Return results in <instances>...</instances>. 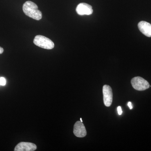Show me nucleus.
Returning a JSON list of instances; mask_svg holds the SVG:
<instances>
[{
    "label": "nucleus",
    "instance_id": "9d476101",
    "mask_svg": "<svg viewBox=\"0 0 151 151\" xmlns=\"http://www.w3.org/2000/svg\"><path fill=\"white\" fill-rule=\"evenodd\" d=\"M117 111H118V113L119 115H121L122 114V107L121 106H119L117 108Z\"/></svg>",
    "mask_w": 151,
    "mask_h": 151
},
{
    "label": "nucleus",
    "instance_id": "423d86ee",
    "mask_svg": "<svg viewBox=\"0 0 151 151\" xmlns=\"http://www.w3.org/2000/svg\"><path fill=\"white\" fill-rule=\"evenodd\" d=\"M73 132L77 137H84L86 135V128L81 121H78L74 124Z\"/></svg>",
    "mask_w": 151,
    "mask_h": 151
},
{
    "label": "nucleus",
    "instance_id": "6e6552de",
    "mask_svg": "<svg viewBox=\"0 0 151 151\" xmlns=\"http://www.w3.org/2000/svg\"><path fill=\"white\" fill-rule=\"evenodd\" d=\"M139 29L144 35L151 37V24L147 22L141 21L138 25Z\"/></svg>",
    "mask_w": 151,
    "mask_h": 151
},
{
    "label": "nucleus",
    "instance_id": "9b49d317",
    "mask_svg": "<svg viewBox=\"0 0 151 151\" xmlns=\"http://www.w3.org/2000/svg\"><path fill=\"white\" fill-rule=\"evenodd\" d=\"M128 105L129 106V108H130V110H132V108H133V106H132V103L129 102L128 103Z\"/></svg>",
    "mask_w": 151,
    "mask_h": 151
},
{
    "label": "nucleus",
    "instance_id": "ddd939ff",
    "mask_svg": "<svg viewBox=\"0 0 151 151\" xmlns=\"http://www.w3.org/2000/svg\"><path fill=\"white\" fill-rule=\"evenodd\" d=\"M80 121H81V122H82V119H81H81H80Z\"/></svg>",
    "mask_w": 151,
    "mask_h": 151
},
{
    "label": "nucleus",
    "instance_id": "f257e3e1",
    "mask_svg": "<svg viewBox=\"0 0 151 151\" xmlns=\"http://www.w3.org/2000/svg\"><path fill=\"white\" fill-rule=\"evenodd\" d=\"M23 11L26 15L36 20H40L42 13L39 10L37 6L31 1L25 2L23 6Z\"/></svg>",
    "mask_w": 151,
    "mask_h": 151
},
{
    "label": "nucleus",
    "instance_id": "7ed1b4c3",
    "mask_svg": "<svg viewBox=\"0 0 151 151\" xmlns=\"http://www.w3.org/2000/svg\"><path fill=\"white\" fill-rule=\"evenodd\" d=\"M131 84L133 88L138 91H144L150 87L149 82L139 76L132 78L131 80Z\"/></svg>",
    "mask_w": 151,
    "mask_h": 151
},
{
    "label": "nucleus",
    "instance_id": "0eeeda50",
    "mask_svg": "<svg viewBox=\"0 0 151 151\" xmlns=\"http://www.w3.org/2000/svg\"><path fill=\"white\" fill-rule=\"evenodd\" d=\"M37 148L35 144L30 142H21L19 143L15 148V151H34Z\"/></svg>",
    "mask_w": 151,
    "mask_h": 151
},
{
    "label": "nucleus",
    "instance_id": "f8f14e48",
    "mask_svg": "<svg viewBox=\"0 0 151 151\" xmlns=\"http://www.w3.org/2000/svg\"><path fill=\"white\" fill-rule=\"evenodd\" d=\"M4 50L2 47H0V54H2V53H3V52H4Z\"/></svg>",
    "mask_w": 151,
    "mask_h": 151
},
{
    "label": "nucleus",
    "instance_id": "20e7f679",
    "mask_svg": "<svg viewBox=\"0 0 151 151\" xmlns=\"http://www.w3.org/2000/svg\"><path fill=\"white\" fill-rule=\"evenodd\" d=\"M103 101L106 107H110L113 102V94L112 88L108 85L103 86Z\"/></svg>",
    "mask_w": 151,
    "mask_h": 151
},
{
    "label": "nucleus",
    "instance_id": "39448f33",
    "mask_svg": "<svg viewBox=\"0 0 151 151\" xmlns=\"http://www.w3.org/2000/svg\"><path fill=\"white\" fill-rule=\"evenodd\" d=\"M76 12L79 15H89L92 14L93 10L92 6L86 3H82L77 6Z\"/></svg>",
    "mask_w": 151,
    "mask_h": 151
},
{
    "label": "nucleus",
    "instance_id": "1a4fd4ad",
    "mask_svg": "<svg viewBox=\"0 0 151 151\" xmlns=\"http://www.w3.org/2000/svg\"><path fill=\"white\" fill-rule=\"evenodd\" d=\"M6 84V80L4 77L0 78V85L5 86Z\"/></svg>",
    "mask_w": 151,
    "mask_h": 151
},
{
    "label": "nucleus",
    "instance_id": "f03ea898",
    "mask_svg": "<svg viewBox=\"0 0 151 151\" xmlns=\"http://www.w3.org/2000/svg\"><path fill=\"white\" fill-rule=\"evenodd\" d=\"M34 43L41 48L51 50L54 47V43L51 40L44 36H36L33 41Z\"/></svg>",
    "mask_w": 151,
    "mask_h": 151
}]
</instances>
